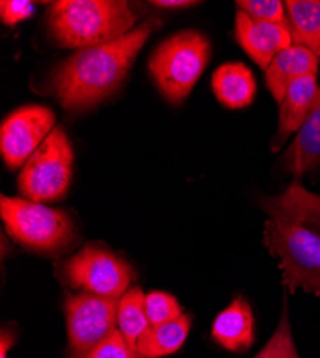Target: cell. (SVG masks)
I'll return each instance as SVG.
<instances>
[{"label":"cell","mask_w":320,"mask_h":358,"mask_svg":"<svg viewBox=\"0 0 320 358\" xmlns=\"http://www.w3.org/2000/svg\"><path fill=\"white\" fill-rule=\"evenodd\" d=\"M160 20L150 19L120 39L75 52L57 68L50 87L68 110L95 106L124 82L134 59Z\"/></svg>","instance_id":"cell-1"},{"label":"cell","mask_w":320,"mask_h":358,"mask_svg":"<svg viewBox=\"0 0 320 358\" xmlns=\"http://www.w3.org/2000/svg\"><path fill=\"white\" fill-rule=\"evenodd\" d=\"M135 19L130 5L120 0H57L48 12L55 42L76 49L120 39L132 31Z\"/></svg>","instance_id":"cell-2"},{"label":"cell","mask_w":320,"mask_h":358,"mask_svg":"<svg viewBox=\"0 0 320 358\" xmlns=\"http://www.w3.org/2000/svg\"><path fill=\"white\" fill-rule=\"evenodd\" d=\"M263 243L279 258L283 285L290 292L302 288L320 295V231L299 221L270 215Z\"/></svg>","instance_id":"cell-3"},{"label":"cell","mask_w":320,"mask_h":358,"mask_svg":"<svg viewBox=\"0 0 320 358\" xmlns=\"http://www.w3.org/2000/svg\"><path fill=\"white\" fill-rule=\"evenodd\" d=\"M210 52L209 39L195 31L180 32L157 48L150 72L171 103H180L190 95L209 64Z\"/></svg>","instance_id":"cell-4"},{"label":"cell","mask_w":320,"mask_h":358,"mask_svg":"<svg viewBox=\"0 0 320 358\" xmlns=\"http://www.w3.org/2000/svg\"><path fill=\"white\" fill-rule=\"evenodd\" d=\"M0 215L11 236L36 252H60L75 240V225L71 217L39 202L4 195L0 199Z\"/></svg>","instance_id":"cell-5"},{"label":"cell","mask_w":320,"mask_h":358,"mask_svg":"<svg viewBox=\"0 0 320 358\" xmlns=\"http://www.w3.org/2000/svg\"><path fill=\"white\" fill-rule=\"evenodd\" d=\"M74 151L64 129L55 128L23 165L18 185L25 198L53 202L64 198L72 176Z\"/></svg>","instance_id":"cell-6"},{"label":"cell","mask_w":320,"mask_h":358,"mask_svg":"<svg viewBox=\"0 0 320 358\" xmlns=\"http://www.w3.org/2000/svg\"><path fill=\"white\" fill-rule=\"evenodd\" d=\"M61 273L64 281L72 288L118 300L134 278L127 261L99 245L82 248L62 264Z\"/></svg>","instance_id":"cell-7"},{"label":"cell","mask_w":320,"mask_h":358,"mask_svg":"<svg viewBox=\"0 0 320 358\" xmlns=\"http://www.w3.org/2000/svg\"><path fill=\"white\" fill-rule=\"evenodd\" d=\"M118 304V298L83 291L67 296L65 313L72 358H83L115 330Z\"/></svg>","instance_id":"cell-8"},{"label":"cell","mask_w":320,"mask_h":358,"mask_svg":"<svg viewBox=\"0 0 320 358\" xmlns=\"http://www.w3.org/2000/svg\"><path fill=\"white\" fill-rule=\"evenodd\" d=\"M55 125V113L46 106H22L2 124L0 149L9 168L25 165L49 136Z\"/></svg>","instance_id":"cell-9"},{"label":"cell","mask_w":320,"mask_h":358,"mask_svg":"<svg viewBox=\"0 0 320 358\" xmlns=\"http://www.w3.org/2000/svg\"><path fill=\"white\" fill-rule=\"evenodd\" d=\"M236 35L240 46L261 69H266L281 50L293 45L288 24L258 22L237 10Z\"/></svg>","instance_id":"cell-10"},{"label":"cell","mask_w":320,"mask_h":358,"mask_svg":"<svg viewBox=\"0 0 320 358\" xmlns=\"http://www.w3.org/2000/svg\"><path fill=\"white\" fill-rule=\"evenodd\" d=\"M320 103V86L316 75L303 76L287 87L280 102L279 127L272 139V151L277 152L286 139L299 132Z\"/></svg>","instance_id":"cell-11"},{"label":"cell","mask_w":320,"mask_h":358,"mask_svg":"<svg viewBox=\"0 0 320 358\" xmlns=\"http://www.w3.org/2000/svg\"><path fill=\"white\" fill-rule=\"evenodd\" d=\"M317 68L319 56L310 49L293 43L276 55L270 65L265 69L270 94L280 103L290 85L303 76L316 75Z\"/></svg>","instance_id":"cell-12"},{"label":"cell","mask_w":320,"mask_h":358,"mask_svg":"<svg viewBox=\"0 0 320 358\" xmlns=\"http://www.w3.org/2000/svg\"><path fill=\"white\" fill-rule=\"evenodd\" d=\"M213 340L227 351L246 352L254 343V317L250 304L237 296L221 311L211 328Z\"/></svg>","instance_id":"cell-13"},{"label":"cell","mask_w":320,"mask_h":358,"mask_svg":"<svg viewBox=\"0 0 320 358\" xmlns=\"http://www.w3.org/2000/svg\"><path fill=\"white\" fill-rule=\"evenodd\" d=\"M260 205L269 215H280L299 221L320 231V196L305 189L300 178H295L292 185L283 195L266 198L260 202Z\"/></svg>","instance_id":"cell-14"},{"label":"cell","mask_w":320,"mask_h":358,"mask_svg":"<svg viewBox=\"0 0 320 358\" xmlns=\"http://www.w3.org/2000/svg\"><path fill=\"white\" fill-rule=\"evenodd\" d=\"M213 91L227 108L249 106L256 96V80L251 71L243 64H224L213 75Z\"/></svg>","instance_id":"cell-15"},{"label":"cell","mask_w":320,"mask_h":358,"mask_svg":"<svg viewBox=\"0 0 320 358\" xmlns=\"http://www.w3.org/2000/svg\"><path fill=\"white\" fill-rule=\"evenodd\" d=\"M284 171L300 178L320 165V103L283 157Z\"/></svg>","instance_id":"cell-16"},{"label":"cell","mask_w":320,"mask_h":358,"mask_svg":"<svg viewBox=\"0 0 320 358\" xmlns=\"http://www.w3.org/2000/svg\"><path fill=\"white\" fill-rule=\"evenodd\" d=\"M191 327V317L183 314L180 318L151 325L138 344L137 350L144 358H161L176 352L184 344Z\"/></svg>","instance_id":"cell-17"},{"label":"cell","mask_w":320,"mask_h":358,"mask_svg":"<svg viewBox=\"0 0 320 358\" xmlns=\"http://www.w3.org/2000/svg\"><path fill=\"white\" fill-rule=\"evenodd\" d=\"M284 8L293 43L320 56V0H287Z\"/></svg>","instance_id":"cell-18"},{"label":"cell","mask_w":320,"mask_h":358,"mask_svg":"<svg viewBox=\"0 0 320 358\" xmlns=\"http://www.w3.org/2000/svg\"><path fill=\"white\" fill-rule=\"evenodd\" d=\"M145 296L139 287H134L120 298L118 304V330L135 348L151 327L145 311Z\"/></svg>","instance_id":"cell-19"},{"label":"cell","mask_w":320,"mask_h":358,"mask_svg":"<svg viewBox=\"0 0 320 358\" xmlns=\"http://www.w3.org/2000/svg\"><path fill=\"white\" fill-rule=\"evenodd\" d=\"M254 358H299L290 322L287 315V306L284 304L283 315L276 328L273 337Z\"/></svg>","instance_id":"cell-20"},{"label":"cell","mask_w":320,"mask_h":358,"mask_svg":"<svg viewBox=\"0 0 320 358\" xmlns=\"http://www.w3.org/2000/svg\"><path fill=\"white\" fill-rule=\"evenodd\" d=\"M145 311L151 325H160L183 315L179 301L165 292H151L145 296Z\"/></svg>","instance_id":"cell-21"},{"label":"cell","mask_w":320,"mask_h":358,"mask_svg":"<svg viewBox=\"0 0 320 358\" xmlns=\"http://www.w3.org/2000/svg\"><path fill=\"white\" fill-rule=\"evenodd\" d=\"M237 10L246 13L254 20L288 24L284 13V3L280 0H240L236 2Z\"/></svg>","instance_id":"cell-22"},{"label":"cell","mask_w":320,"mask_h":358,"mask_svg":"<svg viewBox=\"0 0 320 358\" xmlns=\"http://www.w3.org/2000/svg\"><path fill=\"white\" fill-rule=\"evenodd\" d=\"M83 358H144L135 347L123 336L120 330H115L102 340L91 352Z\"/></svg>","instance_id":"cell-23"},{"label":"cell","mask_w":320,"mask_h":358,"mask_svg":"<svg viewBox=\"0 0 320 358\" xmlns=\"http://www.w3.org/2000/svg\"><path fill=\"white\" fill-rule=\"evenodd\" d=\"M35 12V5L27 0H2L0 15L6 24H16L31 17Z\"/></svg>","instance_id":"cell-24"},{"label":"cell","mask_w":320,"mask_h":358,"mask_svg":"<svg viewBox=\"0 0 320 358\" xmlns=\"http://www.w3.org/2000/svg\"><path fill=\"white\" fill-rule=\"evenodd\" d=\"M151 3L158 8H167V9L188 8V6L197 5V2H190V0H155V2H151Z\"/></svg>","instance_id":"cell-25"},{"label":"cell","mask_w":320,"mask_h":358,"mask_svg":"<svg viewBox=\"0 0 320 358\" xmlns=\"http://www.w3.org/2000/svg\"><path fill=\"white\" fill-rule=\"evenodd\" d=\"M13 345V336L11 333L2 331V337H0V358H6V352Z\"/></svg>","instance_id":"cell-26"}]
</instances>
